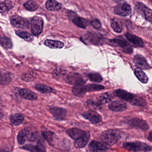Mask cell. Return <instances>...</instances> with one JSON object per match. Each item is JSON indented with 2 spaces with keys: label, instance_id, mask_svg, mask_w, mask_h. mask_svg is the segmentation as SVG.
<instances>
[{
  "label": "cell",
  "instance_id": "obj_17",
  "mask_svg": "<svg viewBox=\"0 0 152 152\" xmlns=\"http://www.w3.org/2000/svg\"><path fill=\"white\" fill-rule=\"evenodd\" d=\"M109 108L112 111L121 112L126 110L127 105L126 103L122 101H116L110 103L109 105Z\"/></svg>",
  "mask_w": 152,
  "mask_h": 152
},
{
  "label": "cell",
  "instance_id": "obj_31",
  "mask_svg": "<svg viewBox=\"0 0 152 152\" xmlns=\"http://www.w3.org/2000/svg\"><path fill=\"white\" fill-rule=\"evenodd\" d=\"M12 8V3L10 0H5L3 2L0 3V12H7Z\"/></svg>",
  "mask_w": 152,
  "mask_h": 152
},
{
  "label": "cell",
  "instance_id": "obj_7",
  "mask_svg": "<svg viewBox=\"0 0 152 152\" xmlns=\"http://www.w3.org/2000/svg\"><path fill=\"white\" fill-rule=\"evenodd\" d=\"M65 80L67 83L74 85L75 86L83 85L86 82L82 76L75 73H69L66 76Z\"/></svg>",
  "mask_w": 152,
  "mask_h": 152
},
{
  "label": "cell",
  "instance_id": "obj_38",
  "mask_svg": "<svg viewBox=\"0 0 152 152\" xmlns=\"http://www.w3.org/2000/svg\"><path fill=\"white\" fill-rule=\"evenodd\" d=\"M36 152H46L45 144L42 140H38L37 143Z\"/></svg>",
  "mask_w": 152,
  "mask_h": 152
},
{
  "label": "cell",
  "instance_id": "obj_28",
  "mask_svg": "<svg viewBox=\"0 0 152 152\" xmlns=\"http://www.w3.org/2000/svg\"><path fill=\"white\" fill-rule=\"evenodd\" d=\"M73 22L76 26L80 28H86L88 25V22L86 20L80 17H75L73 19Z\"/></svg>",
  "mask_w": 152,
  "mask_h": 152
},
{
  "label": "cell",
  "instance_id": "obj_37",
  "mask_svg": "<svg viewBox=\"0 0 152 152\" xmlns=\"http://www.w3.org/2000/svg\"><path fill=\"white\" fill-rule=\"evenodd\" d=\"M26 139V130H25V129L21 130L19 133L18 135V142L20 145H23V144L25 143Z\"/></svg>",
  "mask_w": 152,
  "mask_h": 152
},
{
  "label": "cell",
  "instance_id": "obj_1",
  "mask_svg": "<svg viewBox=\"0 0 152 152\" xmlns=\"http://www.w3.org/2000/svg\"><path fill=\"white\" fill-rule=\"evenodd\" d=\"M121 132L118 129H109L103 131L100 135L103 143L109 146H112L121 139Z\"/></svg>",
  "mask_w": 152,
  "mask_h": 152
},
{
  "label": "cell",
  "instance_id": "obj_41",
  "mask_svg": "<svg viewBox=\"0 0 152 152\" xmlns=\"http://www.w3.org/2000/svg\"><path fill=\"white\" fill-rule=\"evenodd\" d=\"M91 24L94 28L99 29L101 28V24L100 21L97 19H94L91 21Z\"/></svg>",
  "mask_w": 152,
  "mask_h": 152
},
{
  "label": "cell",
  "instance_id": "obj_9",
  "mask_svg": "<svg viewBox=\"0 0 152 152\" xmlns=\"http://www.w3.org/2000/svg\"><path fill=\"white\" fill-rule=\"evenodd\" d=\"M110 42L113 45L122 48L123 51L126 53L131 54L133 52L132 46L126 40L121 39H113L111 40Z\"/></svg>",
  "mask_w": 152,
  "mask_h": 152
},
{
  "label": "cell",
  "instance_id": "obj_22",
  "mask_svg": "<svg viewBox=\"0 0 152 152\" xmlns=\"http://www.w3.org/2000/svg\"><path fill=\"white\" fill-rule=\"evenodd\" d=\"M126 37L128 40L137 47H143L144 46V43L142 39L134 35L127 33Z\"/></svg>",
  "mask_w": 152,
  "mask_h": 152
},
{
  "label": "cell",
  "instance_id": "obj_45",
  "mask_svg": "<svg viewBox=\"0 0 152 152\" xmlns=\"http://www.w3.org/2000/svg\"><path fill=\"white\" fill-rule=\"evenodd\" d=\"M7 152L4 151H1V152Z\"/></svg>",
  "mask_w": 152,
  "mask_h": 152
},
{
  "label": "cell",
  "instance_id": "obj_35",
  "mask_svg": "<svg viewBox=\"0 0 152 152\" xmlns=\"http://www.w3.org/2000/svg\"><path fill=\"white\" fill-rule=\"evenodd\" d=\"M111 27L116 33H120L122 31V25L121 21L113 19L111 22Z\"/></svg>",
  "mask_w": 152,
  "mask_h": 152
},
{
  "label": "cell",
  "instance_id": "obj_39",
  "mask_svg": "<svg viewBox=\"0 0 152 152\" xmlns=\"http://www.w3.org/2000/svg\"><path fill=\"white\" fill-rule=\"evenodd\" d=\"M21 77L23 80L29 81L34 80V79L35 78V76L30 73H27V74H24L22 75Z\"/></svg>",
  "mask_w": 152,
  "mask_h": 152
},
{
  "label": "cell",
  "instance_id": "obj_42",
  "mask_svg": "<svg viewBox=\"0 0 152 152\" xmlns=\"http://www.w3.org/2000/svg\"><path fill=\"white\" fill-rule=\"evenodd\" d=\"M6 75H2L0 72V83H3L6 82Z\"/></svg>",
  "mask_w": 152,
  "mask_h": 152
},
{
  "label": "cell",
  "instance_id": "obj_16",
  "mask_svg": "<svg viewBox=\"0 0 152 152\" xmlns=\"http://www.w3.org/2000/svg\"><path fill=\"white\" fill-rule=\"evenodd\" d=\"M87 132L78 128H72L66 131L67 134L74 140H77L80 137L85 135Z\"/></svg>",
  "mask_w": 152,
  "mask_h": 152
},
{
  "label": "cell",
  "instance_id": "obj_19",
  "mask_svg": "<svg viewBox=\"0 0 152 152\" xmlns=\"http://www.w3.org/2000/svg\"><path fill=\"white\" fill-rule=\"evenodd\" d=\"M20 95L23 98L29 101H36L37 99V96L35 93L29 89L22 88L19 91Z\"/></svg>",
  "mask_w": 152,
  "mask_h": 152
},
{
  "label": "cell",
  "instance_id": "obj_18",
  "mask_svg": "<svg viewBox=\"0 0 152 152\" xmlns=\"http://www.w3.org/2000/svg\"><path fill=\"white\" fill-rule=\"evenodd\" d=\"M134 61L139 68L143 69H147L150 68L149 64L144 57L141 55H136L134 57Z\"/></svg>",
  "mask_w": 152,
  "mask_h": 152
},
{
  "label": "cell",
  "instance_id": "obj_15",
  "mask_svg": "<svg viewBox=\"0 0 152 152\" xmlns=\"http://www.w3.org/2000/svg\"><path fill=\"white\" fill-rule=\"evenodd\" d=\"M50 111L56 120H64L66 118L67 115L66 110L59 107L51 108L50 109Z\"/></svg>",
  "mask_w": 152,
  "mask_h": 152
},
{
  "label": "cell",
  "instance_id": "obj_24",
  "mask_svg": "<svg viewBox=\"0 0 152 152\" xmlns=\"http://www.w3.org/2000/svg\"><path fill=\"white\" fill-rule=\"evenodd\" d=\"M46 9L49 11H58L61 8V4L55 0H48L45 4Z\"/></svg>",
  "mask_w": 152,
  "mask_h": 152
},
{
  "label": "cell",
  "instance_id": "obj_30",
  "mask_svg": "<svg viewBox=\"0 0 152 152\" xmlns=\"http://www.w3.org/2000/svg\"><path fill=\"white\" fill-rule=\"evenodd\" d=\"M16 34L27 42H31L34 40V38L33 36L30 33H28L26 31L18 30L16 32Z\"/></svg>",
  "mask_w": 152,
  "mask_h": 152
},
{
  "label": "cell",
  "instance_id": "obj_40",
  "mask_svg": "<svg viewBox=\"0 0 152 152\" xmlns=\"http://www.w3.org/2000/svg\"><path fill=\"white\" fill-rule=\"evenodd\" d=\"M22 148L30 152H36V145H35L33 144L26 145Z\"/></svg>",
  "mask_w": 152,
  "mask_h": 152
},
{
  "label": "cell",
  "instance_id": "obj_32",
  "mask_svg": "<svg viewBox=\"0 0 152 152\" xmlns=\"http://www.w3.org/2000/svg\"><path fill=\"white\" fill-rule=\"evenodd\" d=\"M113 96L110 93H105L101 95L99 97L98 102L100 105L105 104L110 102Z\"/></svg>",
  "mask_w": 152,
  "mask_h": 152
},
{
  "label": "cell",
  "instance_id": "obj_12",
  "mask_svg": "<svg viewBox=\"0 0 152 152\" xmlns=\"http://www.w3.org/2000/svg\"><path fill=\"white\" fill-rule=\"evenodd\" d=\"M82 116L93 124L100 123L102 121V117L100 114L94 110H89L82 114Z\"/></svg>",
  "mask_w": 152,
  "mask_h": 152
},
{
  "label": "cell",
  "instance_id": "obj_10",
  "mask_svg": "<svg viewBox=\"0 0 152 152\" xmlns=\"http://www.w3.org/2000/svg\"><path fill=\"white\" fill-rule=\"evenodd\" d=\"M88 149L89 152H106L109 147L104 143L92 141L88 145Z\"/></svg>",
  "mask_w": 152,
  "mask_h": 152
},
{
  "label": "cell",
  "instance_id": "obj_11",
  "mask_svg": "<svg viewBox=\"0 0 152 152\" xmlns=\"http://www.w3.org/2000/svg\"><path fill=\"white\" fill-rule=\"evenodd\" d=\"M132 12L131 6L127 3H123L117 6L114 10V12L119 16L126 17Z\"/></svg>",
  "mask_w": 152,
  "mask_h": 152
},
{
  "label": "cell",
  "instance_id": "obj_14",
  "mask_svg": "<svg viewBox=\"0 0 152 152\" xmlns=\"http://www.w3.org/2000/svg\"><path fill=\"white\" fill-rule=\"evenodd\" d=\"M10 22L12 26L18 28H27L28 26V20L18 15L11 17Z\"/></svg>",
  "mask_w": 152,
  "mask_h": 152
},
{
  "label": "cell",
  "instance_id": "obj_8",
  "mask_svg": "<svg viewBox=\"0 0 152 152\" xmlns=\"http://www.w3.org/2000/svg\"><path fill=\"white\" fill-rule=\"evenodd\" d=\"M139 14L144 17L146 20L152 23V10L141 2H137L136 6Z\"/></svg>",
  "mask_w": 152,
  "mask_h": 152
},
{
  "label": "cell",
  "instance_id": "obj_6",
  "mask_svg": "<svg viewBox=\"0 0 152 152\" xmlns=\"http://www.w3.org/2000/svg\"><path fill=\"white\" fill-rule=\"evenodd\" d=\"M43 20L38 17H34L32 18L31 22V31L35 36H38L42 32L43 28Z\"/></svg>",
  "mask_w": 152,
  "mask_h": 152
},
{
  "label": "cell",
  "instance_id": "obj_46",
  "mask_svg": "<svg viewBox=\"0 0 152 152\" xmlns=\"http://www.w3.org/2000/svg\"><path fill=\"white\" fill-rule=\"evenodd\" d=\"M151 3H152V0H151Z\"/></svg>",
  "mask_w": 152,
  "mask_h": 152
},
{
  "label": "cell",
  "instance_id": "obj_27",
  "mask_svg": "<svg viewBox=\"0 0 152 152\" xmlns=\"http://www.w3.org/2000/svg\"><path fill=\"white\" fill-rule=\"evenodd\" d=\"M134 74L137 77L142 83H147L148 81V77L146 74L139 68H136L134 69Z\"/></svg>",
  "mask_w": 152,
  "mask_h": 152
},
{
  "label": "cell",
  "instance_id": "obj_21",
  "mask_svg": "<svg viewBox=\"0 0 152 152\" xmlns=\"http://www.w3.org/2000/svg\"><path fill=\"white\" fill-rule=\"evenodd\" d=\"M42 136L50 146H53L55 145L57 139V136L55 133L50 131H43Z\"/></svg>",
  "mask_w": 152,
  "mask_h": 152
},
{
  "label": "cell",
  "instance_id": "obj_29",
  "mask_svg": "<svg viewBox=\"0 0 152 152\" xmlns=\"http://www.w3.org/2000/svg\"><path fill=\"white\" fill-rule=\"evenodd\" d=\"M35 88L39 92L45 94L52 93L53 91V89L51 87L44 84H36L35 86Z\"/></svg>",
  "mask_w": 152,
  "mask_h": 152
},
{
  "label": "cell",
  "instance_id": "obj_44",
  "mask_svg": "<svg viewBox=\"0 0 152 152\" xmlns=\"http://www.w3.org/2000/svg\"><path fill=\"white\" fill-rule=\"evenodd\" d=\"M3 117V114L1 110H0V120H1L2 118Z\"/></svg>",
  "mask_w": 152,
  "mask_h": 152
},
{
  "label": "cell",
  "instance_id": "obj_20",
  "mask_svg": "<svg viewBox=\"0 0 152 152\" xmlns=\"http://www.w3.org/2000/svg\"><path fill=\"white\" fill-rule=\"evenodd\" d=\"M90 137V134L89 132H87L85 135L75 140L74 145L77 149H81L86 147L89 141Z\"/></svg>",
  "mask_w": 152,
  "mask_h": 152
},
{
  "label": "cell",
  "instance_id": "obj_25",
  "mask_svg": "<svg viewBox=\"0 0 152 152\" xmlns=\"http://www.w3.org/2000/svg\"><path fill=\"white\" fill-rule=\"evenodd\" d=\"M45 45L47 47L51 49H61L64 46V43L60 41L56 40H46L45 42Z\"/></svg>",
  "mask_w": 152,
  "mask_h": 152
},
{
  "label": "cell",
  "instance_id": "obj_23",
  "mask_svg": "<svg viewBox=\"0 0 152 152\" xmlns=\"http://www.w3.org/2000/svg\"><path fill=\"white\" fill-rule=\"evenodd\" d=\"M24 120V116L20 113H15L11 115L10 121L13 126H17L22 124Z\"/></svg>",
  "mask_w": 152,
  "mask_h": 152
},
{
  "label": "cell",
  "instance_id": "obj_4",
  "mask_svg": "<svg viewBox=\"0 0 152 152\" xmlns=\"http://www.w3.org/2000/svg\"><path fill=\"white\" fill-rule=\"evenodd\" d=\"M82 42L87 44L98 45L102 43V36L96 33H88L82 36L81 37Z\"/></svg>",
  "mask_w": 152,
  "mask_h": 152
},
{
  "label": "cell",
  "instance_id": "obj_36",
  "mask_svg": "<svg viewBox=\"0 0 152 152\" xmlns=\"http://www.w3.org/2000/svg\"><path fill=\"white\" fill-rule=\"evenodd\" d=\"M88 77L92 82L96 83L101 82L103 80L102 76L96 73H90L88 75Z\"/></svg>",
  "mask_w": 152,
  "mask_h": 152
},
{
  "label": "cell",
  "instance_id": "obj_2",
  "mask_svg": "<svg viewBox=\"0 0 152 152\" xmlns=\"http://www.w3.org/2000/svg\"><path fill=\"white\" fill-rule=\"evenodd\" d=\"M123 148L129 151L133 152H149L152 151L151 146L140 141L124 143L123 144Z\"/></svg>",
  "mask_w": 152,
  "mask_h": 152
},
{
  "label": "cell",
  "instance_id": "obj_33",
  "mask_svg": "<svg viewBox=\"0 0 152 152\" xmlns=\"http://www.w3.org/2000/svg\"><path fill=\"white\" fill-rule=\"evenodd\" d=\"M0 44L5 49H11L12 47L11 40L6 37H0Z\"/></svg>",
  "mask_w": 152,
  "mask_h": 152
},
{
  "label": "cell",
  "instance_id": "obj_34",
  "mask_svg": "<svg viewBox=\"0 0 152 152\" xmlns=\"http://www.w3.org/2000/svg\"><path fill=\"white\" fill-rule=\"evenodd\" d=\"M24 6L28 10L34 11L38 9V4L35 1L30 0L25 3Z\"/></svg>",
  "mask_w": 152,
  "mask_h": 152
},
{
  "label": "cell",
  "instance_id": "obj_43",
  "mask_svg": "<svg viewBox=\"0 0 152 152\" xmlns=\"http://www.w3.org/2000/svg\"><path fill=\"white\" fill-rule=\"evenodd\" d=\"M147 139L149 141L152 142V130L150 131V133H149Z\"/></svg>",
  "mask_w": 152,
  "mask_h": 152
},
{
  "label": "cell",
  "instance_id": "obj_5",
  "mask_svg": "<svg viewBox=\"0 0 152 152\" xmlns=\"http://www.w3.org/2000/svg\"><path fill=\"white\" fill-rule=\"evenodd\" d=\"M126 123L131 127L137 129L144 131H147L150 128L149 125L146 121L138 118L130 119L127 121Z\"/></svg>",
  "mask_w": 152,
  "mask_h": 152
},
{
  "label": "cell",
  "instance_id": "obj_3",
  "mask_svg": "<svg viewBox=\"0 0 152 152\" xmlns=\"http://www.w3.org/2000/svg\"><path fill=\"white\" fill-rule=\"evenodd\" d=\"M104 88V87L102 85L97 84H89V85H81V86H75L73 88V93L75 95H80L85 94L87 92H93V91H99Z\"/></svg>",
  "mask_w": 152,
  "mask_h": 152
},
{
  "label": "cell",
  "instance_id": "obj_26",
  "mask_svg": "<svg viewBox=\"0 0 152 152\" xmlns=\"http://www.w3.org/2000/svg\"><path fill=\"white\" fill-rule=\"evenodd\" d=\"M27 139L28 141L33 142L35 141L38 137V132L36 129L34 128H28L25 129Z\"/></svg>",
  "mask_w": 152,
  "mask_h": 152
},
{
  "label": "cell",
  "instance_id": "obj_13",
  "mask_svg": "<svg viewBox=\"0 0 152 152\" xmlns=\"http://www.w3.org/2000/svg\"><path fill=\"white\" fill-rule=\"evenodd\" d=\"M115 94L116 95L119 97L121 99L129 102L131 104H133L134 102L137 97V96L131 93H129L125 90L122 89H118L115 91Z\"/></svg>",
  "mask_w": 152,
  "mask_h": 152
}]
</instances>
